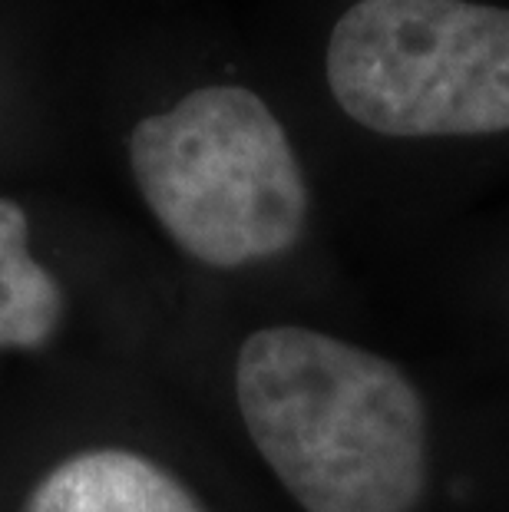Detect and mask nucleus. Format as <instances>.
Here are the masks:
<instances>
[{"instance_id": "f257e3e1", "label": "nucleus", "mask_w": 509, "mask_h": 512, "mask_svg": "<svg viewBox=\"0 0 509 512\" xmlns=\"http://www.w3.org/2000/svg\"><path fill=\"white\" fill-rule=\"evenodd\" d=\"M235 397L305 512H414L424 499L427 407L387 357L295 324L262 328L238 351Z\"/></svg>"}, {"instance_id": "f03ea898", "label": "nucleus", "mask_w": 509, "mask_h": 512, "mask_svg": "<svg viewBox=\"0 0 509 512\" xmlns=\"http://www.w3.org/2000/svg\"><path fill=\"white\" fill-rule=\"evenodd\" d=\"M139 195L172 242L209 268L291 252L308 185L291 139L248 86H199L129 136Z\"/></svg>"}, {"instance_id": "7ed1b4c3", "label": "nucleus", "mask_w": 509, "mask_h": 512, "mask_svg": "<svg viewBox=\"0 0 509 512\" xmlns=\"http://www.w3.org/2000/svg\"><path fill=\"white\" fill-rule=\"evenodd\" d=\"M324 76L341 113L377 136L509 133V7L357 0L331 30Z\"/></svg>"}, {"instance_id": "20e7f679", "label": "nucleus", "mask_w": 509, "mask_h": 512, "mask_svg": "<svg viewBox=\"0 0 509 512\" xmlns=\"http://www.w3.org/2000/svg\"><path fill=\"white\" fill-rule=\"evenodd\" d=\"M24 512H205L153 460L129 450H86L53 466Z\"/></svg>"}, {"instance_id": "39448f33", "label": "nucleus", "mask_w": 509, "mask_h": 512, "mask_svg": "<svg viewBox=\"0 0 509 512\" xmlns=\"http://www.w3.org/2000/svg\"><path fill=\"white\" fill-rule=\"evenodd\" d=\"M63 291L30 255L27 212L0 199V347H40L60 324Z\"/></svg>"}]
</instances>
